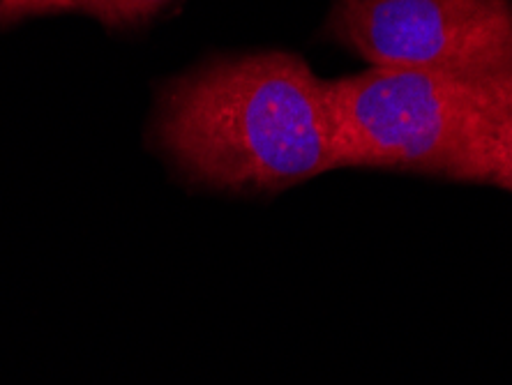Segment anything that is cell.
<instances>
[{"mask_svg": "<svg viewBox=\"0 0 512 385\" xmlns=\"http://www.w3.org/2000/svg\"><path fill=\"white\" fill-rule=\"evenodd\" d=\"M510 74L367 67L328 81L340 166L487 183L494 113Z\"/></svg>", "mask_w": 512, "mask_h": 385, "instance_id": "cell-2", "label": "cell"}, {"mask_svg": "<svg viewBox=\"0 0 512 385\" xmlns=\"http://www.w3.org/2000/svg\"><path fill=\"white\" fill-rule=\"evenodd\" d=\"M487 183L512 192V74L506 93L494 113L492 137H489Z\"/></svg>", "mask_w": 512, "mask_h": 385, "instance_id": "cell-4", "label": "cell"}, {"mask_svg": "<svg viewBox=\"0 0 512 385\" xmlns=\"http://www.w3.org/2000/svg\"><path fill=\"white\" fill-rule=\"evenodd\" d=\"M77 10L74 0H0V21L28 17V14H49Z\"/></svg>", "mask_w": 512, "mask_h": 385, "instance_id": "cell-6", "label": "cell"}, {"mask_svg": "<svg viewBox=\"0 0 512 385\" xmlns=\"http://www.w3.org/2000/svg\"><path fill=\"white\" fill-rule=\"evenodd\" d=\"M169 0H74L77 10L93 14L107 26H130L153 17Z\"/></svg>", "mask_w": 512, "mask_h": 385, "instance_id": "cell-5", "label": "cell"}, {"mask_svg": "<svg viewBox=\"0 0 512 385\" xmlns=\"http://www.w3.org/2000/svg\"><path fill=\"white\" fill-rule=\"evenodd\" d=\"M155 139L187 178L229 192H280L342 169L328 81L286 51L224 58L173 81Z\"/></svg>", "mask_w": 512, "mask_h": 385, "instance_id": "cell-1", "label": "cell"}, {"mask_svg": "<svg viewBox=\"0 0 512 385\" xmlns=\"http://www.w3.org/2000/svg\"><path fill=\"white\" fill-rule=\"evenodd\" d=\"M328 30L370 67L512 70V0H335Z\"/></svg>", "mask_w": 512, "mask_h": 385, "instance_id": "cell-3", "label": "cell"}]
</instances>
